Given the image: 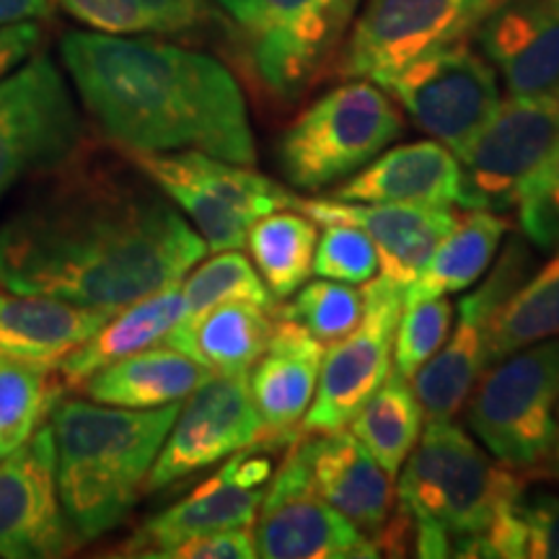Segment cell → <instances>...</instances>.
<instances>
[{"mask_svg": "<svg viewBox=\"0 0 559 559\" xmlns=\"http://www.w3.org/2000/svg\"><path fill=\"white\" fill-rule=\"evenodd\" d=\"M41 174L0 223V285L122 309L181 283L207 243L164 192L75 164Z\"/></svg>", "mask_w": 559, "mask_h": 559, "instance_id": "1", "label": "cell"}, {"mask_svg": "<svg viewBox=\"0 0 559 559\" xmlns=\"http://www.w3.org/2000/svg\"><path fill=\"white\" fill-rule=\"evenodd\" d=\"M60 58L91 120L120 151H200L254 164L247 99L234 73L210 55L156 39L70 32Z\"/></svg>", "mask_w": 559, "mask_h": 559, "instance_id": "2", "label": "cell"}, {"mask_svg": "<svg viewBox=\"0 0 559 559\" xmlns=\"http://www.w3.org/2000/svg\"><path fill=\"white\" fill-rule=\"evenodd\" d=\"M179 404L128 409L60 400L50 409L55 479L68 528L79 544L96 542L128 519Z\"/></svg>", "mask_w": 559, "mask_h": 559, "instance_id": "3", "label": "cell"}, {"mask_svg": "<svg viewBox=\"0 0 559 559\" xmlns=\"http://www.w3.org/2000/svg\"><path fill=\"white\" fill-rule=\"evenodd\" d=\"M417 443L396 474V498L415 555L451 557L453 544L485 534L526 485L508 466H495L453 419L428 423Z\"/></svg>", "mask_w": 559, "mask_h": 559, "instance_id": "4", "label": "cell"}, {"mask_svg": "<svg viewBox=\"0 0 559 559\" xmlns=\"http://www.w3.org/2000/svg\"><path fill=\"white\" fill-rule=\"evenodd\" d=\"M402 115L379 83L355 79L304 109L277 145V166L296 190L349 179L402 135Z\"/></svg>", "mask_w": 559, "mask_h": 559, "instance_id": "5", "label": "cell"}, {"mask_svg": "<svg viewBox=\"0 0 559 559\" xmlns=\"http://www.w3.org/2000/svg\"><path fill=\"white\" fill-rule=\"evenodd\" d=\"M464 407L469 430L502 466H542L557 440L559 337L492 362Z\"/></svg>", "mask_w": 559, "mask_h": 559, "instance_id": "6", "label": "cell"}, {"mask_svg": "<svg viewBox=\"0 0 559 559\" xmlns=\"http://www.w3.org/2000/svg\"><path fill=\"white\" fill-rule=\"evenodd\" d=\"M241 34L243 60L277 102H296L330 66L360 0H218Z\"/></svg>", "mask_w": 559, "mask_h": 559, "instance_id": "7", "label": "cell"}, {"mask_svg": "<svg viewBox=\"0 0 559 559\" xmlns=\"http://www.w3.org/2000/svg\"><path fill=\"white\" fill-rule=\"evenodd\" d=\"M120 153L192 221L210 251L241 249L249 228L262 215L288 207L293 198L249 166L200 151Z\"/></svg>", "mask_w": 559, "mask_h": 559, "instance_id": "8", "label": "cell"}, {"mask_svg": "<svg viewBox=\"0 0 559 559\" xmlns=\"http://www.w3.org/2000/svg\"><path fill=\"white\" fill-rule=\"evenodd\" d=\"M81 117L50 55L0 79V200L81 148Z\"/></svg>", "mask_w": 559, "mask_h": 559, "instance_id": "9", "label": "cell"}, {"mask_svg": "<svg viewBox=\"0 0 559 559\" xmlns=\"http://www.w3.org/2000/svg\"><path fill=\"white\" fill-rule=\"evenodd\" d=\"M559 138V99L510 96L474 132L459 160V198L464 210L508 213L519 192Z\"/></svg>", "mask_w": 559, "mask_h": 559, "instance_id": "10", "label": "cell"}, {"mask_svg": "<svg viewBox=\"0 0 559 559\" xmlns=\"http://www.w3.org/2000/svg\"><path fill=\"white\" fill-rule=\"evenodd\" d=\"M425 135L453 153L500 107L498 70L469 45L438 47L379 81Z\"/></svg>", "mask_w": 559, "mask_h": 559, "instance_id": "11", "label": "cell"}, {"mask_svg": "<svg viewBox=\"0 0 559 559\" xmlns=\"http://www.w3.org/2000/svg\"><path fill=\"white\" fill-rule=\"evenodd\" d=\"M500 0H366L340 60L345 79H381L419 55L464 41Z\"/></svg>", "mask_w": 559, "mask_h": 559, "instance_id": "12", "label": "cell"}, {"mask_svg": "<svg viewBox=\"0 0 559 559\" xmlns=\"http://www.w3.org/2000/svg\"><path fill=\"white\" fill-rule=\"evenodd\" d=\"M531 251L523 236L508 241L485 283L461 298L459 321L449 340L423 368L412 376L425 423L453 419L469 400L481 373L487 370V347L492 321L519 285L531 275Z\"/></svg>", "mask_w": 559, "mask_h": 559, "instance_id": "13", "label": "cell"}, {"mask_svg": "<svg viewBox=\"0 0 559 559\" xmlns=\"http://www.w3.org/2000/svg\"><path fill=\"white\" fill-rule=\"evenodd\" d=\"M402 309L404 288L383 277L368 280L362 288L360 324L324 349L317 394L300 423V432L345 430L358 415L394 368V334Z\"/></svg>", "mask_w": 559, "mask_h": 559, "instance_id": "14", "label": "cell"}, {"mask_svg": "<svg viewBox=\"0 0 559 559\" xmlns=\"http://www.w3.org/2000/svg\"><path fill=\"white\" fill-rule=\"evenodd\" d=\"M254 544L257 557L264 559H373L381 555L379 544L321 498L298 438L264 487L254 519Z\"/></svg>", "mask_w": 559, "mask_h": 559, "instance_id": "15", "label": "cell"}, {"mask_svg": "<svg viewBox=\"0 0 559 559\" xmlns=\"http://www.w3.org/2000/svg\"><path fill=\"white\" fill-rule=\"evenodd\" d=\"M251 445H262V423L251 402L249 373H210L179 407L145 489L177 485Z\"/></svg>", "mask_w": 559, "mask_h": 559, "instance_id": "16", "label": "cell"}, {"mask_svg": "<svg viewBox=\"0 0 559 559\" xmlns=\"http://www.w3.org/2000/svg\"><path fill=\"white\" fill-rule=\"evenodd\" d=\"M79 542L70 534L55 479L50 425L0 459V557H62Z\"/></svg>", "mask_w": 559, "mask_h": 559, "instance_id": "17", "label": "cell"}, {"mask_svg": "<svg viewBox=\"0 0 559 559\" xmlns=\"http://www.w3.org/2000/svg\"><path fill=\"white\" fill-rule=\"evenodd\" d=\"M290 210L311 218L317 226L324 223H347L360 228L379 251V277L407 285L419 275L425 262L456 223L451 207L404 205V202H347L334 200H300L293 194Z\"/></svg>", "mask_w": 559, "mask_h": 559, "instance_id": "18", "label": "cell"}, {"mask_svg": "<svg viewBox=\"0 0 559 559\" xmlns=\"http://www.w3.org/2000/svg\"><path fill=\"white\" fill-rule=\"evenodd\" d=\"M474 34L510 96L559 99V0H500Z\"/></svg>", "mask_w": 559, "mask_h": 559, "instance_id": "19", "label": "cell"}, {"mask_svg": "<svg viewBox=\"0 0 559 559\" xmlns=\"http://www.w3.org/2000/svg\"><path fill=\"white\" fill-rule=\"evenodd\" d=\"M326 345L296 321L277 317L267 347L249 370V391L262 423V445H290L309 412Z\"/></svg>", "mask_w": 559, "mask_h": 559, "instance_id": "20", "label": "cell"}, {"mask_svg": "<svg viewBox=\"0 0 559 559\" xmlns=\"http://www.w3.org/2000/svg\"><path fill=\"white\" fill-rule=\"evenodd\" d=\"M298 445L321 498L376 542L394 508V485L379 461L345 430L298 436Z\"/></svg>", "mask_w": 559, "mask_h": 559, "instance_id": "21", "label": "cell"}, {"mask_svg": "<svg viewBox=\"0 0 559 559\" xmlns=\"http://www.w3.org/2000/svg\"><path fill=\"white\" fill-rule=\"evenodd\" d=\"M347 202H404V205L451 207L459 198V160L438 140L396 145L379 153L330 192Z\"/></svg>", "mask_w": 559, "mask_h": 559, "instance_id": "22", "label": "cell"}, {"mask_svg": "<svg viewBox=\"0 0 559 559\" xmlns=\"http://www.w3.org/2000/svg\"><path fill=\"white\" fill-rule=\"evenodd\" d=\"M239 453L228 456L218 472L200 487H194L185 500L174 502L164 513L153 515L138 531L130 555L156 557L160 549L190 539V536L210 534L226 528H251L257 510L262 506L264 487H247L236 477Z\"/></svg>", "mask_w": 559, "mask_h": 559, "instance_id": "23", "label": "cell"}, {"mask_svg": "<svg viewBox=\"0 0 559 559\" xmlns=\"http://www.w3.org/2000/svg\"><path fill=\"white\" fill-rule=\"evenodd\" d=\"M117 309L26 296L0 285V355L55 362L83 345Z\"/></svg>", "mask_w": 559, "mask_h": 559, "instance_id": "24", "label": "cell"}, {"mask_svg": "<svg viewBox=\"0 0 559 559\" xmlns=\"http://www.w3.org/2000/svg\"><path fill=\"white\" fill-rule=\"evenodd\" d=\"M185 319V296L181 283L166 285L151 296H143L117 309L91 337L55 360V373L62 386H81L88 376L102 370L109 362L128 358L140 349H148L164 342L179 321Z\"/></svg>", "mask_w": 559, "mask_h": 559, "instance_id": "25", "label": "cell"}, {"mask_svg": "<svg viewBox=\"0 0 559 559\" xmlns=\"http://www.w3.org/2000/svg\"><path fill=\"white\" fill-rule=\"evenodd\" d=\"M275 321L277 309L228 300L198 317L181 319L164 342L190 355L210 373H249L267 347Z\"/></svg>", "mask_w": 559, "mask_h": 559, "instance_id": "26", "label": "cell"}, {"mask_svg": "<svg viewBox=\"0 0 559 559\" xmlns=\"http://www.w3.org/2000/svg\"><path fill=\"white\" fill-rule=\"evenodd\" d=\"M210 376L190 355L174 347H148L109 362L81 383L91 402L128 409H156L179 404Z\"/></svg>", "mask_w": 559, "mask_h": 559, "instance_id": "27", "label": "cell"}, {"mask_svg": "<svg viewBox=\"0 0 559 559\" xmlns=\"http://www.w3.org/2000/svg\"><path fill=\"white\" fill-rule=\"evenodd\" d=\"M506 234L508 221L498 213L466 210L464 218H456L419 275L407 285L404 304L469 290L495 262Z\"/></svg>", "mask_w": 559, "mask_h": 559, "instance_id": "28", "label": "cell"}, {"mask_svg": "<svg viewBox=\"0 0 559 559\" xmlns=\"http://www.w3.org/2000/svg\"><path fill=\"white\" fill-rule=\"evenodd\" d=\"M425 412L412 381L396 368L389 370L379 389L349 419V432L360 440L362 449L381 464L389 477H396L402 464L423 436Z\"/></svg>", "mask_w": 559, "mask_h": 559, "instance_id": "29", "label": "cell"}, {"mask_svg": "<svg viewBox=\"0 0 559 559\" xmlns=\"http://www.w3.org/2000/svg\"><path fill=\"white\" fill-rule=\"evenodd\" d=\"M317 223L306 215L275 213L262 215L249 228L247 243L257 272L267 285L272 298H290L306 280L313 275V254H317Z\"/></svg>", "mask_w": 559, "mask_h": 559, "instance_id": "30", "label": "cell"}, {"mask_svg": "<svg viewBox=\"0 0 559 559\" xmlns=\"http://www.w3.org/2000/svg\"><path fill=\"white\" fill-rule=\"evenodd\" d=\"M551 337H559V249L502 304L489 332L487 368Z\"/></svg>", "mask_w": 559, "mask_h": 559, "instance_id": "31", "label": "cell"}, {"mask_svg": "<svg viewBox=\"0 0 559 559\" xmlns=\"http://www.w3.org/2000/svg\"><path fill=\"white\" fill-rule=\"evenodd\" d=\"M52 362L16 360L0 355V438L13 449L24 443L62 396Z\"/></svg>", "mask_w": 559, "mask_h": 559, "instance_id": "32", "label": "cell"}, {"mask_svg": "<svg viewBox=\"0 0 559 559\" xmlns=\"http://www.w3.org/2000/svg\"><path fill=\"white\" fill-rule=\"evenodd\" d=\"M181 296H185V319L228 300H249L275 309V298L241 249H223L213 260L200 264L181 283Z\"/></svg>", "mask_w": 559, "mask_h": 559, "instance_id": "33", "label": "cell"}, {"mask_svg": "<svg viewBox=\"0 0 559 559\" xmlns=\"http://www.w3.org/2000/svg\"><path fill=\"white\" fill-rule=\"evenodd\" d=\"M293 296L296 298L285 309H280L277 317L296 321L321 345H332L347 337L362 319V290H355V285L317 280V283L300 285Z\"/></svg>", "mask_w": 559, "mask_h": 559, "instance_id": "34", "label": "cell"}, {"mask_svg": "<svg viewBox=\"0 0 559 559\" xmlns=\"http://www.w3.org/2000/svg\"><path fill=\"white\" fill-rule=\"evenodd\" d=\"M394 334V368L412 379L449 340L453 306L445 296L404 304Z\"/></svg>", "mask_w": 559, "mask_h": 559, "instance_id": "35", "label": "cell"}, {"mask_svg": "<svg viewBox=\"0 0 559 559\" xmlns=\"http://www.w3.org/2000/svg\"><path fill=\"white\" fill-rule=\"evenodd\" d=\"M523 239L542 251L559 249V138L519 192Z\"/></svg>", "mask_w": 559, "mask_h": 559, "instance_id": "36", "label": "cell"}, {"mask_svg": "<svg viewBox=\"0 0 559 559\" xmlns=\"http://www.w3.org/2000/svg\"><path fill=\"white\" fill-rule=\"evenodd\" d=\"M379 272V251L360 228L324 223L313 254V275L347 285H366Z\"/></svg>", "mask_w": 559, "mask_h": 559, "instance_id": "37", "label": "cell"}, {"mask_svg": "<svg viewBox=\"0 0 559 559\" xmlns=\"http://www.w3.org/2000/svg\"><path fill=\"white\" fill-rule=\"evenodd\" d=\"M513 513L521 557L559 559V492L523 487Z\"/></svg>", "mask_w": 559, "mask_h": 559, "instance_id": "38", "label": "cell"}, {"mask_svg": "<svg viewBox=\"0 0 559 559\" xmlns=\"http://www.w3.org/2000/svg\"><path fill=\"white\" fill-rule=\"evenodd\" d=\"M257 557L254 534L249 528L210 531L160 549L153 559H251Z\"/></svg>", "mask_w": 559, "mask_h": 559, "instance_id": "39", "label": "cell"}, {"mask_svg": "<svg viewBox=\"0 0 559 559\" xmlns=\"http://www.w3.org/2000/svg\"><path fill=\"white\" fill-rule=\"evenodd\" d=\"M39 26L34 21H24V24L0 26V79L9 75L21 60H26L39 45Z\"/></svg>", "mask_w": 559, "mask_h": 559, "instance_id": "40", "label": "cell"}, {"mask_svg": "<svg viewBox=\"0 0 559 559\" xmlns=\"http://www.w3.org/2000/svg\"><path fill=\"white\" fill-rule=\"evenodd\" d=\"M50 13V0H0V26L37 21Z\"/></svg>", "mask_w": 559, "mask_h": 559, "instance_id": "41", "label": "cell"}, {"mask_svg": "<svg viewBox=\"0 0 559 559\" xmlns=\"http://www.w3.org/2000/svg\"><path fill=\"white\" fill-rule=\"evenodd\" d=\"M551 472L559 477V412H557V440H555V449H551Z\"/></svg>", "mask_w": 559, "mask_h": 559, "instance_id": "42", "label": "cell"}, {"mask_svg": "<svg viewBox=\"0 0 559 559\" xmlns=\"http://www.w3.org/2000/svg\"><path fill=\"white\" fill-rule=\"evenodd\" d=\"M11 451H13V445H11V443H5V440L0 438V459H5V456H9Z\"/></svg>", "mask_w": 559, "mask_h": 559, "instance_id": "43", "label": "cell"}]
</instances>
